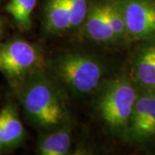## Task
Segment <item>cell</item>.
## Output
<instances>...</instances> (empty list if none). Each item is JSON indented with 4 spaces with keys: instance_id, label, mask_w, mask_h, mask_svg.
I'll list each match as a JSON object with an SVG mask.
<instances>
[{
    "instance_id": "cell-1",
    "label": "cell",
    "mask_w": 155,
    "mask_h": 155,
    "mask_svg": "<svg viewBox=\"0 0 155 155\" xmlns=\"http://www.w3.org/2000/svg\"><path fill=\"white\" fill-rule=\"evenodd\" d=\"M24 113L34 125L52 128L66 117V106L60 91L43 72L28 78L17 89Z\"/></svg>"
},
{
    "instance_id": "cell-2",
    "label": "cell",
    "mask_w": 155,
    "mask_h": 155,
    "mask_svg": "<svg viewBox=\"0 0 155 155\" xmlns=\"http://www.w3.org/2000/svg\"><path fill=\"white\" fill-rule=\"evenodd\" d=\"M43 54L36 46L22 39L0 43V72L17 89L28 78L45 69Z\"/></svg>"
},
{
    "instance_id": "cell-3",
    "label": "cell",
    "mask_w": 155,
    "mask_h": 155,
    "mask_svg": "<svg viewBox=\"0 0 155 155\" xmlns=\"http://www.w3.org/2000/svg\"><path fill=\"white\" fill-rule=\"evenodd\" d=\"M56 78L77 94H87L99 85L104 67L97 59L81 53H67L53 62Z\"/></svg>"
},
{
    "instance_id": "cell-4",
    "label": "cell",
    "mask_w": 155,
    "mask_h": 155,
    "mask_svg": "<svg viewBox=\"0 0 155 155\" xmlns=\"http://www.w3.org/2000/svg\"><path fill=\"white\" fill-rule=\"evenodd\" d=\"M138 93L125 76L114 78L106 85L98 101V111L108 127L118 133L127 131Z\"/></svg>"
},
{
    "instance_id": "cell-5",
    "label": "cell",
    "mask_w": 155,
    "mask_h": 155,
    "mask_svg": "<svg viewBox=\"0 0 155 155\" xmlns=\"http://www.w3.org/2000/svg\"><path fill=\"white\" fill-rule=\"evenodd\" d=\"M130 40H155V0H120Z\"/></svg>"
},
{
    "instance_id": "cell-6",
    "label": "cell",
    "mask_w": 155,
    "mask_h": 155,
    "mask_svg": "<svg viewBox=\"0 0 155 155\" xmlns=\"http://www.w3.org/2000/svg\"><path fill=\"white\" fill-rule=\"evenodd\" d=\"M147 90L138 95L127 128L130 136L137 141L155 136V93Z\"/></svg>"
},
{
    "instance_id": "cell-7",
    "label": "cell",
    "mask_w": 155,
    "mask_h": 155,
    "mask_svg": "<svg viewBox=\"0 0 155 155\" xmlns=\"http://www.w3.org/2000/svg\"><path fill=\"white\" fill-rule=\"evenodd\" d=\"M26 131L16 106L9 102L0 110V153L17 148L23 142Z\"/></svg>"
},
{
    "instance_id": "cell-8",
    "label": "cell",
    "mask_w": 155,
    "mask_h": 155,
    "mask_svg": "<svg viewBox=\"0 0 155 155\" xmlns=\"http://www.w3.org/2000/svg\"><path fill=\"white\" fill-rule=\"evenodd\" d=\"M83 28L85 35L94 41L107 44L116 42L109 21L107 0H100L90 5Z\"/></svg>"
},
{
    "instance_id": "cell-9",
    "label": "cell",
    "mask_w": 155,
    "mask_h": 155,
    "mask_svg": "<svg viewBox=\"0 0 155 155\" xmlns=\"http://www.w3.org/2000/svg\"><path fill=\"white\" fill-rule=\"evenodd\" d=\"M133 77L146 89L155 86V42L143 46L134 61Z\"/></svg>"
},
{
    "instance_id": "cell-10",
    "label": "cell",
    "mask_w": 155,
    "mask_h": 155,
    "mask_svg": "<svg viewBox=\"0 0 155 155\" xmlns=\"http://www.w3.org/2000/svg\"><path fill=\"white\" fill-rule=\"evenodd\" d=\"M44 27L50 34H61L71 29L70 11L67 0H46Z\"/></svg>"
},
{
    "instance_id": "cell-11",
    "label": "cell",
    "mask_w": 155,
    "mask_h": 155,
    "mask_svg": "<svg viewBox=\"0 0 155 155\" xmlns=\"http://www.w3.org/2000/svg\"><path fill=\"white\" fill-rule=\"evenodd\" d=\"M70 129L62 127L41 139L37 145V153L41 155H65L71 148Z\"/></svg>"
},
{
    "instance_id": "cell-12",
    "label": "cell",
    "mask_w": 155,
    "mask_h": 155,
    "mask_svg": "<svg viewBox=\"0 0 155 155\" xmlns=\"http://www.w3.org/2000/svg\"><path fill=\"white\" fill-rule=\"evenodd\" d=\"M37 0H10L5 11L11 15L17 26L22 31H28L31 27V16Z\"/></svg>"
},
{
    "instance_id": "cell-13",
    "label": "cell",
    "mask_w": 155,
    "mask_h": 155,
    "mask_svg": "<svg viewBox=\"0 0 155 155\" xmlns=\"http://www.w3.org/2000/svg\"><path fill=\"white\" fill-rule=\"evenodd\" d=\"M107 11L109 21L116 41L128 39L125 17L120 0H107Z\"/></svg>"
},
{
    "instance_id": "cell-14",
    "label": "cell",
    "mask_w": 155,
    "mask_h": 155,
    "mask_svg": "<svg viewBox=\"0 0 155 155\" xmlns=\"http://www.w3.org/2000/svg\"><path fill=\"white\" fill-rule=\"evenodd\" d=\"M70 11L71 29L83 25L89 11V0H67Z\"/></svg>"
},
{
    "instance_id": "cell-15",
    "label": "cell",
    "mask_w": 155,
    "mask_h": 155,
    "mask_svg": "<svg viewBox=\"0 0 155 155\" xmlns=\"http://www.w3.org/2000/svg\"><path fill=\"white\" fill-rule=\"evenodd\" d=\"M5 22L4 18L0 17V40L2 38L4 32H5Z\"/></svg>"
}]
</instances>
